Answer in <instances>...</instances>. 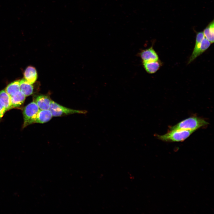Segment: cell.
<instances>
[{
  "mask_svg": "<svg viewBox=\"0 0 214 214\" xmlns=\"http://www.w3.org/2000/svg\"><path fill=\"white\" fill-rule=\"evenodd\" d=\"M209 123L204 119L197 117H191L186 119L171 127L170 130H184L195 131Z\"/></svg>",
  "mask_w": 214,
  "mask_h": 214,
  "instance_id": "6da1fadb",
  "label": "cell"
},
{
  "mask_svg": "<svg viewBox=\"0 0 214 214\" xmlns=\"http://www.w3.org/2000/svg\"><path fill=\"white\" fill-rule=\"evenodd\" d=\"M194 131L184 130H169L162 135H157L158 139L166 142L182 141L188 137Z\"/></svg>",
  "mask_w": 214,
  "mask_h": 214,
  "instance_id": "7a4b0ae2",
  "label": "cell"
},
{
  "mask_svg": "<svg viewBox=\"0 0 214 214\" xmlns=\"http://www.w3.org/2000/svg\"><path fill=\"white\" fill-rule=\"evenodd\" d=\"M49 110L53 117H60L74 114H85L86 110H76L63 106L52 100Z\"/></svg>",
  "mask_w": 214,
  "mask_h": 214,
  "instance_id": "3957f363",
  "label": "cell"
},
{
  "mask_svg": "<svg viewBox=\"0 0 214 214\" xmlns=\"http://www.w3.org/2000/svg\"><path fill=\"white\" fill-rule=\"evenodd\" d=\"M39 110L37 106L33 101L24 108L23 111L24 118L23 128L34 123L37 114Z\"/></svg>",
  "mask_w": 214,
  "mask_h": 214,
  "instance_id": "277c9868",
  "label": "cell"
},
{
  "mask_svg": "<svg viewBox=\"0 0 214 214\" xmlns=\"http://www.w3.org/2000/svg\"><path fill=\"white\" fill-rule=\"evenodd\" d=\"M52 100L48 95L40 94L34 95L33 101L40 110H49Z\"/></svg>",
  "mask_w": 214,
  "mask_h": 214,
  "instance_id": "5b68a950",
  "label": "cell"
},
{
  "mask_svg": "<svg viewBox=\"0 0 214 214\" xmlns=\"http://www.w3.org/2000/svg\"><path fill=\"white\" fill-rule=\"evenodd\" d=\"M139 55L142 62L156 61L159 60L158 55L152 47L143 50L139 53Z\"/></svg>",
  "mask_w": 214,
  "mask_h": 214,
  "instance_id": "8992f818",
  "label": "cell"
},
{
  "mask_svg": "<svg viewBox=\"0 0 214 214\" xmlns=\"http://www.w3.org/2000/svg\"><path fill=\"white\" fill-rule=\"evenodd\" d=\"M26 96L21 91L10 96L13 108H21L24 103Z\"/></svg>",
  "mask_w": 214,
  "mask_h": 214,
  "instance_id": "52a82bcc",
  "label": "cell"
},
{
  "mask_svg": "<svg viewBox=\"0 0 214 214\" xmlns=\"http://www.w3.org/2000/svg\"><path fill=\"white\" fill-rule=\"evenodd\" d=\"M24 79L31 84H34L37 80L38 75L35 68L31 66H28L23 73Z\"/></svg>",
  "mask_w": 214,
  "mask_h": 214,
  "instance_id": "ba28073f",
  "label": "cell"
},
{
  "mask_svg": "<svg viewBox=\"0 0 214 214\" xmlns=\"http://www.w3.org/2000/svg\"><path fill=\"white\" fill-rule=\"evenodd\" d=\"M211 43L205 37L202 41L199 47L196 52L193 54H191L190 56L188 64L191 63L197 57L205 51L210 46Z\"/></svg>",
  "mask_w": 214,
  "mask_h": 214,
  "instance_id": "9c48e42d",
  "label": "cell"
},
{
  "mask_svg": "<svg viewBox=\"0 0 214 214\" xmlns=\"http://www.w3.org/2000/svg\"><path fill=\"white\" fill-rule=\"evenodd\" d=\"M52 113L49 110H40L38 112L35 123H44L50 121L52 117Z\"/></svg>",
  "mask_w": 214,
  "mask_h": 214,
  "instance_id": "30bf717a",
  "label": "cell"
},
{
  "mask_svg": "<svg viewBox=\"0 0 214 214\" xmlns=\"http://www.w3.org/2000/svg\"><path fill=\"white\" fill-rule=\"evenodd\" d=\"M20 91L26 96L33 94L34 92V86L28 83L24 79L19 80Z\"/></svg>",
  "mask_w": 214,
  "mask_h": 214,
  "instance_id": "8fae6325",
  "label": "cell"
},
{
  "mask_svg": "<svg viewBox=\"0 0 214 214\" xmlns=\"http://www.w3.org/2000/svg\"><path fill=\"white\" fill-rule=\"evenodd\" d=\"M142 62L145 70L149 74L155 73L159 69L161 66V63L159 60Z\"/></svg>",
  "mask_w": 214,
  "mask_h": 214,
  "instance_id": "7c38bea8",
  "label": "cell"
},
{
  "mask_svg": "<svg viewBox=\"0 0 214 214\" xmlns=\"http://www.w3.org/2000/svg\"><path fill=\"white\" fill-rule=\"evenodd\" d=\"M0 102L6 111L13 108L10 96L5 90L0 91Z\"/></svg>",
  "mask_w": 214,
  "mask_h": 214,
  "instance_id": "4fadbf2b",
  "label": "cell"
},
{
  "mask_svg": "<svg viewBox=\"0 0 214 214\" xmlns=\"http://www.w3.org/2000/svg\"><path fill=\"white\" fill-rule=\"evenodd\" d=\"M214 21L210 22L204 29L203 32L205 37L211 43L214 42Z\"/></svg>",
  "mask_w": 214,
  "mask_h": 214,
  "instance_id": "5bb4252c",
  "label": "cell"
},
{
  "mask_svg": "<svg viewBox=\"0 0 214 214\" xmlns=\"http://www.w3.org/2000/svg\"><path fill=\"white\" fill-rule=\"evenodd\" d=\"M5 91L10 96L20 91L19 80L14 81L9 84L6 87Z\"/></svg>",
  "mask_w": 214,
  "mask_h": 214,
  "instance_id": "9a60e30c",
  "label": "cell"
},
{
  "mask_svg": "<svg viewBox=\"0 0 214 214\" xmlns=\"http://www.w3.org/2000/svg\"><path fill=\"white\" fill-rule=\"evenodd\" d=\"M205 37L203 32H198L196 35L195 43L191 54H194L200 46L201 42Z\"/></svg>",
  "mask_w": 214,
  "mask_h": 214,
  "instance_id": "2e32d148",
  "label": "cell"
},
{
  "mask_svg": "<svg viewBox=\"0 0 214 214\" xmlns=\"http://www.w3.org/2000/svg\"><path fill=\"white\" fill-rule=\"evenodd\" d=\"M6 111L5 109L0 102V120Z\"/></svg>",
  "mask_w": 214,
  "mask_h": 214,
  "instance_id": "e0dca14e",
  "label": "cell"
}]
</instances>
